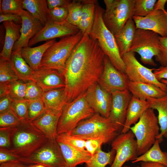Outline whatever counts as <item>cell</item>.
<instances>
[{"instance_id": "obj_1", "label": "cell", "mask_w": 167, "mask_h": 167, "mask_svg": "<svg viewBox=\"0 0 167 167\" xmlns=\"http://www.w3.org/2000/svg\"><path fill=\"white\" fill-rule=\"evenodd\" d=\"M105 56L96 40L88 34L83 35L67 59L62 73L67 102L97 82L104 70Z\"/></svg>"}, {"instance_id": "obj_2", "label": "cell", "mask_w": 167, "mask_h": 167, "mask_svg": "<svg viewBox=\"0 0 167 167\" xmlns=\"http://www.w3.org/2000/svg\"><path fill=\"white\" fill-rule=\"evenodd\" d=\"M105 11L97 2L96 4L93 24L88 35L92 39L96 40L105 55L115 68L125 73V65L120 55L114 36L106 27L103 20Z\"/></svg>"}, {"instance_id": "obj_3", "label": "cell", "mask_w": 167, "mask_h": 167, "mask_svg": "<svg viewBox=\"0 0 167 167\" xmlns=\"http://www.w3.org/2000/svg\"><path fill=\"white\" fill-rule=\"evenodd\" d=\"M47 139L28 120L21 121L18 125L11 128L9 150L21 157H27L41 147Z\"/></svg>"}, {"instance_id": "obj_4", "label": "cell", "mask_w": 167, "mask_h": 167, "mask_svg": "<svg viewBox=\"0 0 167 167\" xmlns=\"http://www.w3.org/2000/svg\"><path fill=\"white\" fill-rule=\"evenodd\" d=\"M119 133L118 128L108 118L95 113L79 122L70 134L85 140L101 139L107 143L112 142Z\"/></svg>"}, {"instance_id": "obj_5", "label": "cell", "mask_w": 167, "mask_h": 167, "mask_svg": "<svg viewBox=\"0 0 167 167\" xmlns=\"http://www.w3.org/2000/svg\"><path fill=\"white\" fill-rule=\"evenodd\" d=\"M83 35L80 31L75 34L62 37L56 41L44 53L39 69H54L62 73L67 59Z\"/></svg>"}, {"instance_id": "obj_6", "label": "cell", "mask_w": 167, "mask_h": 167, "mask_svg": "<svg viewBox=\"0 0 167 167\" xmlns=\"http://www.w3.org/2000/svg\"><path fill=\"white\" fill-rule=\"evenodd\" d=\"M95 113L86 100L85 92L81 94L73 101L67 102L62 109L57 126V135L70 134L79 122Z\"/></svg>"}, {"instance_id": "obj_7", "label": "cell", "mask_w": 167, "mask_h": 167, "mask_svg": "<svg viewBox=\"0 0 167 167\" xmlns=\"http://www.w3.org/2000/svg\"><path fill=\"white\" fill-rule=\"evenodd\" d=\"M130 130L135 135L139 156L144 153L155 143L160 134V127L154 109L146 110Z\"/></svg>"}, {"instance_id": "obj_8", "label": "cell", "mask_w": 167, "mask_h": 167, "mask_svg": "<svg viewBox=\"0 0 167 167\" xmlns=\"http://www.w3.org/2000/svg\"><path fill=\"white\" fill-rule=\"evenodd\" d=\"M106 10L103 15L104 22L114 36L121 30L128 20L133 16L135 0H104Z\"/></svg>"}, {"instance_id": "obj_9", "label": "cell", "mask_w": 167, "mask_h": 167, "mask_svg": "<svg viewBox=\"0 0 167 167\" xmlns=\"http://www.w3.org/2000/svg\"><path fill=\"white\" fill-rule=\"evenodd\" d=\"M160 36L152 31L136 28L129 52L139 54L144 64L156 66L153 58L159 53Z\"/></svg>"}, {"instance_id": "obj_10", "label": "cell", "mask_w": 167, "mask_h": 167, "mask_svg": "<svg viewBox=\"0 0 167 167\" xmlns=\"http://www.w3.org/2000/svg\"><path fill=\"white\" fill-rule=\"evenodd\" d=\"M25 165L40 164L46 167H66L67 165L56 139L47 140L29 156L21 157Z\"/></svg>"}, {"instance_id": "obj_11", "label": "cell", "mask_w": 167, "mask_h": 167, "mask_svg": "<svg viewBox=\"0 0 167 167\" xmlns=\"http://www.w3.org/2000/svg\"><path fill=\"white\" fill-rule=\"evenodd\" d=\"M122 58L125 65V73L129 81L152 84L167 92V85L156 79L153 72L154 69L142 65L137 60L135 53L129 51Z\"/></svg>"}, {"instance_id": "obj_12", "label": "cell", "mask_w": 167, "mask_h": 167, "mask_svg": "<svg viewBox=\"0 0 167 167\" xmlns=\"http://www.w3.org/2000/svg\"><path fill=\"white\" fill-rule=\"evenodd\" d=\"M135 136L130 130L126 133H120L111 142L112 149L116 154L110 167H122L126 161H132L139 156Z\"/></svg>"}, {"instance_id": "obj_13", "label": "cell", "mask_w": 167, "mask_h": 167, "mask_svg": "<svg viewBox=\"0 0 167 167\" xmlns=\"http://www.w3.org/2000/svg\"><path fill=\"white\" fill-rule=\"evenodd\" d=\"M80 31L78 28L66 20L56 21L49 17L43 28L30 41V47L40 42L74 35Z\"/></svg>"}, {"instance_id": "obj_14", "label": "cell", "mask_w": 167, "mask_h": 167, "mask_svg": "<svg viewBox=\"0 0 167 167\" xmlns=\"http://www.w3.org/2000/svg\"><path fill=\"white\" fill-rule=\"evenodd\" d=\"M129 81L126 74L116 68L105 55L104 70L97 81L101 87L110 93L124 91L128 90Z\"/></svg>"}, {"instance_id": "obj_15", "label": "cell", "mask_w": 167, "mask_h": 167, "mask_svg": "<svg viewBox=\"0 0 167 167\" xmlns=\"http://www.w3.org/2000/svg\"><path fill=\"white\" fill-rule=\"evenodd\" d=\"M111 93L112 103L108 118L118 128L120 133L125 122L127 108L132 96L128 90L116 91Z\"/></svg>"}, {"instance_id": "obj_16", "label": "cell", "mask_w": 167, "mask_h": 167, "mask_svg": "<svg viewBox=\"0 0 167 167\" xmlns=\"http://www.w3.org/2000/svg\"><path fill=\"white\" fill-rule=\"evenodd\" d=\"M86 100L95 113L108 118L112 103L111 93L106 91L97 82L86 92Z\"/></svg>"}, {"instance_id": "obj_17", "label": "cell", "mask_w": 167, "mask_h": 167, "mask_svg": "<svg viewBox=\"0 0 167 167\" xmlns=\"http://www.w3.org/2000/svg\"><path fill=\"white\" fill-rule=\"evenodd\" d=\"M136 28L149 30L161 37H167V11L154 10L145 17L133 16Z\"/></svg>"}, {"instance_id": "obj_18", "label": "cell", "mask_w": 167, "mask_h": 167, "mask_svg": "<svg viewBox=\"0 0 167 167\" xmlns=\"http://www.w3.org/2000/svg\"><path fill=\"white\" fill-rule=\"evenodd\" d=\"M22 19L20 35L15 43L12 51L28 46L30 40L43 28L44 26L28 11L23 10L19 14Z\"/></svg>"}, {"instance_id": "obj_19", "label": "cell", "mask_w": 167, "mask_h": 167, "mask_svg": "<svg viewBox=\"0 0 167 167\" xmlns=\"http://www.w3.org/2000/svg\"><path fill=\"white\" fill-rule=\"evenodd\" d=\"M30 80L35 82L44 92L65 86L63 74L54 69H38L34 71Z\"/></svg>"}, {"instance_id": "obj_20", "label": "cell", "mask_w": 167, "mask_h": 167, "mask_svg": "<svg viewBox=\"0 0 167 167\" xmlns=\"http://www.w3.org/2000/svg\"><path fill=\"white\" fill-rule=\"evenodd\" d=\"M62 110L56 111L47 109L41 116L31 122L48 139H55Z\"/></svg>"}, {"instance_id": "obj_21", "label": "cell", "mask_w": 167, "mask_h": 167, "mask_svg": "<svg viewBox=\"0 0 167 167\" xmlns=\"http://www.w3.org/2000/svg\"><path fill=\"white\" fill-rule=\"evenodd\" d=\"M128 89L133 96L143 100L161 98L167 95V92L157 86L140 82L129 81Z\"/></svg>"}, {"instance_id": "obj_22", "label": "cell", "mask_w": 167, "mask_h": 167, "mask_svg": "<svg viewBox=\"0 0 167 167\" xmlns=\"http://www.w3.org/2000/svg\"><path fill=\"white\" fill-rule=\"evenodd\" d=\"M149 108V103L147 100H141L132 96L127 108L125 122L120 133L129 131L132 125L135 124Z\"/></svg>"}, {"instance_id": "obj_23", "label": "cell", "mask_w": 167, "mask_h": 167, "mask_svg": "<svg viewBox=\"0 0 167 167\" xmlns=\"http://www.w3.org/2000/svg\"><path fill=\"white\" fill-rule=\"evenodd\" d=\"M56 41V39H54L36 47L28 46L22 48L20 50V54L27 64L36 71L39 69L46 50Z\"/></svg>"}, {"instance_id": "obj_24", "label": "cell", "mask_w": 167, "mask_h": 167, "mask_svg": "<svg viewBox=\"0 0 167 167\" xmlns=\"http://www.w3.org/2000/svg\"><path fill=\"white\" fill-rule=\"evenodd\" d=\"M6 33L2 49L0 54V58L9 61L13 46L20 35L21 24L11 21L3 22Z\"/></svg>"}, {"instance_id": "obj_25", "label": "cell", "mask_w": 167, "mask_h": 167, "mask_svg": "<svg viewBox=\"0 0 167 167\" xmlns=\"http://www.w3.org/2000/svg\"><path fill=\"white\" fill-rule=\"evenodd\" d=\"M147 101L150 108L156 110L158 113L157 117L160 132L156 139L161 143L163 137L167 139V95L159 98H149Z\"/></svg>"}, {"instance_id": "obj_26", "label": "cell", "mask_w": 167, "mask_h": 167, "mask_svg": "<svg viewBox=\"0 0 167 167\" xmlns=\"http://www.w3.org/2000/svg\"><path fill=\"white\" fill-rule=\"evenodd\" d=\"M57 141L67 167H77L78 165L86 164L90 160L92 156L86 150L79 151L66 144Z\"/></svg>"}, {"instance_id": "obj_27", "label": "cell", "mask_w": 167, "mask_h": 167, "mask_svg": "<svg viewBox=\"0 0 167 167\" xmlns=\"http://www.w3.org/2000/svg\"><path fill=\"white\" fill-rule=\"evenodd\" d=\"M136 28L132 18L129 19L119 32L114 35L121 57L129 51Z\"/></svg>"}, {"instance_id": "obj_28", "label": "cell", "mask_w": 167, "mask_h": 167, "mask_svg": "<svg viewBox=\"0 0 167 167\" xmlns=\"http://www.w3.org/2000/svg\"><path fill=\"white\" fill-rule=\"evenodd\" d=\"M20 50L12 51L9 61L18 79L26 82L31 80L34 71L24 59Z\"/></svg>"}, {"instance_id": "obj_29", "label": "cell", "mask_w": 167, "mask_h": 167, "mask_svg": "<svg viewBox=\"0 0 167 167\" xmlns=\"http://www.w3.org/2000/svg\"><path fill=\"white\" fill-rule=\"evenodd\" d=\"M42 99L46 109L61 111L67 103L64 88L44 92Z\"/></svg>"}, {"instance_id": "obj_30", "label": "cell", "mask_w": 167, "mask_h": 167, "mask_svg": "<svg viewBox=\"0 0 167 167\" xmlns=\"http://www.w3.org/2000/svg\"><path fill=\"white\" fill-rule=\"evenodd\" d=\"M24 9L29 12L44 26L49 18V9L45 0H23Z\"/></svg>"}, {"instance_id": "obj_31", "label": "cell", "mask_w": 167, "mask_h": 167, "mask_svg": "<svg viewBox=\"0 0 167 167\" xmlns=\"http://www.w3.org/2000/svg\"><path fill=\"white\" fill-rule=\"evenodd\" d=\"M97 1L84 0L81 16L78 28L83 35L88 34L94 19L96 4Z\"/></svg>"}, {"instance_id": "obj_32", "label": "cell", "mask_w": 167, "mask_h": 167, "mask_svg": "<svg viewBox=\"0 0 167 167\" xmlns=\"http://www.w3.org/2000/svg\"><path fill=\"white\" fill-rule=\"evenodd\" d=\"M159 141L155 143L148 151L132 161V163L139 162L157 163L167 166V152L161 149Z\"/></svg>"}, {"instance_id": "obj_33", "label": "cell", "mask_w": 167, "mask_h": 167, "mask_svg": "<svg viewBox=\"0 0 167 167\" xmlns=\"http://www.w3.org/2000/svg\"><path fill=\"white\" fill-rule=\"evenodd\" d=\"M115 154V151L113 149L106 152L101 149L92 156L89 161L85 164V167H105L108 165H111Z\"/></svg>"}, {"instance_id": "obj_34", "label": "cell", "mask_w": 167, "mask_h": 167, "mask_svg": "<svg viewBox=\"0 0 167 167\" xmlns=\"http://www.w3.org/2000/svg\"><path fill=\"white\" fill-rule=\"evenodd\" d=\"M84 0L72 1L68 7V15L66 20L78 27L80 21Z\"/></svg>"}, {"instance_id": "obj_35", "label": "cell", "mask_w": 167, "mask_h": 167, "mask_svg": "<svg viewBox=\"0 0 167 167\" xmlns=\"http://www.w3.org/2000/svg\"><path fill=\"white\" fill-rule=\"evenodd\" d=\"M26 82L18 79L8 84L7 95L12 101L25 100Z\"/></svg>"}, {"instance_id": "obj_36", "label": "cell", "mask_w": 167, "mask_h": 167, "mask_svg": "<svg viewBox=\"0 0 167 167\" xmlns=\"http://www.w3.org/2000/svg\"><path fill=\"white\" fill-rule=\"evenodd\" d=\"M28 101V119L32 122L43 113L46 109L42 98Z\"/></svg>"}, {"instance_id": "obj_37", "label": "cell", "mask_w": 167, "mask_h": 167, "mask_svg": "<svg viewBox=\"0 0 167 167\" xmlns=\"http://www.w3.org/2000/svg\"><path fill=\"white\" fill-rule=\"evenodd\" d=\"M18 79L9 61L0 58V84H8Z\"/></svg>"}, {"instance_id": "obj_38", "label": "cell", "mask_w": 167, "mask_h": 167, "mask_svg": "<svg viewBox=\"0 0 167 167\" xmlns=\"http://www.w3.org/2000/svg\"><path fill=\"white\" fill-rule=\"evenodd\" d=\"M156 0H135L133 16L145 17L152 12Z\"/></svg>"}, {"instance_id": "obj_39", "label": "cell", "mask_w": 167, "mask_h": 167, "mask_svg": "<svg viewBox=\"0 0 167 167\" xmlns=\"http://www.w3.org/2000/svg\"><path fill=\"white\" fill-rule=\"evenodd\" d=\"M57 141L66 144L73 148L80 151H85V140L75 136L66 133L57 135Z\"/></svg>"}, {"instance_id": "obj_40", "label": "cell", "mask_w": 167, "mask_h": 167, "mask_svg": "<svg viewBox=\"0 0 167 167\" xmlns=\"http://www.w3.org/2000/svg\"><path fill=\"white\" fill-rule=\"evenodd\" d=\"M24 10L22 0H1L0 13L19 14Z\"/></svg>"}, {"instance_id": "obj_41", "label": "cell", "mask_w": 167, "mask_h": 167, "mask_svg": "<svg viewBox=\"0 0 167 167\" xmlns=\"http://www.w3.org/2000/svg\"><path fill=\"white\" fill-rule=\"evenodd\" d=\"M28 101L26 100L13 101L10 109L21 121H23L28 120Z\"/></svg>"}, {"instance_id": "obj_42", "label": "cell", "mask_w": 167, "mask_h": 167, "mask_svg": "<svg viewBox=\"0 0 167 167\" xmlns=\"http://www.w3.org/2000/svg\"><path fill=\"white\" fill-rule=\"evenodd\" d=\"M21 121L11 109L0 113V128L14 127Z\"/></svg>"}, {"instance_id": "obj_43", "label": "cell", "mask_w": 167, "mask_h": 167, "mask_svg": "<svg viewBox=\"0 0 167 167\" xmlns=\"http://www.w3.org/2000/svg\"><path fill=\"white\" fill-rule=\"evenodd\" d=\"M26 83L25 100L30 101L42 98L44 91L35 82L29 80Z\"/></svg>"}, {"instance_id": "obj_44", "label": "cell", "mask_w": 167, "mask_h": 167, "mask_svg": "<svg viewBox=\"0 0 167 167\" xmlns=\"http://www.w3.org/2000/svg\"><path fill=\"white\" fill-rule=\"evenodd\" d=\"M155 57L161 66H167V37L160 36L159 51L158 55Z\"/></svg>"}, {"instance_id": "obj_45", "label": "cell", "mask_w": 167, "mask_h": 167, "mask_svg": "<svg viewBox=\"0 0 167 167\" xmlns=\"http://www.w3.org/2000/svg\"><path fill=\"white\" fill-rule=\"evenodd\" d=\"M68 15V7L62 6L49 9V17L57 22H61L66 20Z\"/></svg>"}, {"instance_id": "obj_46", "label": "cell", "mask_w": 167, "mask_h": 167, "mask_svg": "<svg viewBox=\"0 0 167 167\" xmlns=\"http://www.w3.org/2000/svg\"><path fill=\"white\" fill-rule=\"evenodd\" d=\"M12 127L0 128V148L10 149Z\"/></svg>"}, {"instance_id": "obj_47", "label": "cell", "mask_w": 167, "mask_h": 167, "mask_svg": "<svg viewBox=\"0 0 167 167\" xmlns=\"http://www.w3.org/2000/svg\"><path fill=\"white\" fill-rule=\"evenodd\" d=\"M101 139H91L86 140L85 143V150L92 156L101 149V145L104 144Z\"/></svg>"}, {"instance_id": "obj_48", "label": "cell", "mask_w": 167, "mask_h": 167, "mask_svg": "<svg viewBox=\"0 0 167 167\" xmlns=\"http://www.w3.org/2000/svg\"><path fill=\"white\" fill-rule=\"evenodd\" d=\"M21 158L9 149L0 148V164L12 161H20Z\"/></svg>"}, {"instance_id": "obj_49", "label": "cell", "mask_w": 167, "mask_h": 167, "mask_svg": "<svg viewBox=\"0 0 167 167\" xmlns=\"http://www.w3.org/2000/svg\"><path fill=\"white\" fill-rule=\"evenodd\" d=\"M12 21L19 24L22 23V19L19 14H1L0 15V22Z\"/></svg>"}, {"instance_id": "obj_50", "label": "cell", "mask_w": 167, "mask_h": 167, "mask_svg": "<svg viewBox=\"0 0 167 167\" xmlns=\"http://www.w3.org/2000/svg\"><path fill=\"white\" fill-rule=\"evenodd\" d=\"M48 7L49 9L58 7L68 6L71 2L69 0H47Z\"/></svg>"}, {"instance_id": "obj_51", "label": "cell", "mask_w": 167, "mask_h": 167, "mask_svg": "<svg viewBox=\"0 0 167 167\" xmlns=\"http://www.w3.org/2000/svg\"><path fill=\"white\" fill-rule=\"evenodd\" d=\"M0 98V113H1L10 109L13 101L8 95Z\"/></svg>"}, {"instance_id": "obj_52", "label": "cell", "mask_w": 167, "mask_h": 167, "mask_svg": "<svg viewBox=\"0 0 167 167\" xmlns=\"http://www.w3.org/2000/svg\"><path fill=\"white\" fill-rule=\"evenodd\" d=\"M153 73L156 79L160 81L162 79L167 80V66H161L157 69H154Z\"/></svg>"}, {"instance_id": "obj_53", "label": "cell", "mask_w": 167, "mask_h": 167, "mask_svg": "<svg viewBox=\"0 0 167 167\" xmlns=\"http://www.w3.org/2000/svg\"><path fill=\"white\" fill-rule=\"evenodd\" d=\"M0 167H26V165L20 161H16L0 164Z\"/></svg>"}, {"instance_id": "obj_54", "label": "cell", "mask_w": 167, "mask_h": 167, "mask_svg": "<svg viewBox=\"0 0 167 167\" xmlns=\"http://www.w3.org/2000/svg\"><path fill=\"white\" fill-rule=\"evenodd\" d=\"M166 2H167V0H158L155 4L154 10L166 11L165 9V6Z\"/></svg>"}, {"instance_id": "obj_55", "label": "cell", "mask_w": 167, "mask_h": 167, "mask_svg": "<svg viewBox=\"0 0 167 167\" xmlns=\"http://www.w3.org/2000/svg\"><path fill=\"white\" fill-rule=\"evenodd\" d=\"M140 167H167V166L157 163L142 162Z\"/></svg>"}, {"instance_id": "obj_56", "label": "cell", "mask_w": 167, "mask_h": 167, "mask_svg": "<svg viewBox=\"0 0 167 167\" xmlns=\"http://www.w3.org/2000/svg\"><path fill=\"white\" fill-rule=\"evenodd\" d=\"M9 83L0 84V97L7 95Z\"/></svg>"}, {"instance_id": "obj_57", "label": "cell", "mask_w": 167, "mask_h": 167, "mask_svg": "<svg viewBox=\"0 0 167 167\" xmlns=\"http://www.w3.org/2000/svg\"><path fill=\"white\" fill-rule=\"evenodd\" d=\"M26 167H46L40 164H32L26 165Z\"/></svg>"}, {"instance_id": "obj_58", "label": "cell", "mask_w": 167, "mask_h": 167, "mask_svg": "<svg viewBox=\"0 0 167 167\" xmlns=\"http://www.w3.org/2000/svg\"><path fill=\"white\" fill-rule=\"evenodd\" d=\"M160 81L162 83L165 84L167 85V80L162 79Z\"/></svg>"}, {"instance_id": "obj_59", "label": "cell", "mask_w": 167, "mask_h": 167, "mask_svg": "<svg viewBox=\"0 0 167 167\" xmlns=\"http://www.w3.org/2000/svg\"><path fill=\"white\" fill-rule=\"evenodd\" d=\"M123 167H140L139 166H135V167H131L130 166H128V165H125L123 166Z\"/></svg>"}, {"instance_id": "obj_60", "label": "cell", "mask_w": 167, "mask_h": 167, "mask_svg": "<svg viewBox=\"0 0 167 167\" xmlns=\"http://www.w3.org/2000/svg\"><path fill=\"white\" fill-rule=\"evenodd\" d=\"M66 167H67V166H66Z\"/></svg>"}]
</instances>
